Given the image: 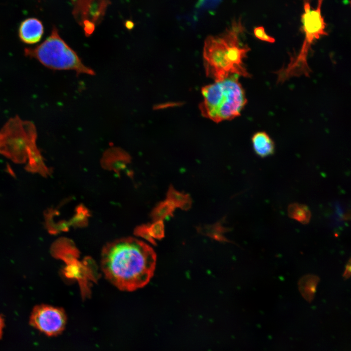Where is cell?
<instances>
[{"mask_svg":"<svg viewBox=\"0 0 351 351\" xmlns=\"http://www.w3.org/2000/svg\"><path fill=\"white\" fill-rule=\"evenodd\" d=\"M252 141L255 153L261 157L272 155L274 152V142L265 132L255 133L252 138Z\"/></svg>","mask_w":351,"mask_h":351,"instance_id":"30bf717a","label":"cell"},{"mask_svg":"<svg viewBox=\"0 0 351 351\" xmlns=\"http://www.w3.org/2000/svg\"><path fill=\"white\" fill-rule=\"evenodd\" d=\"M166 199L171 202L176 208L187 211L192 206V200L190 195L176 190L172 185L169 187Z\"/></svg>","mask_w":351,"mask_h":351,"instance_id":"8fae6325","label":"cell"},{"mask_svg":"<svg viewBox=\"0 0 351 351\" xmlns=\"http://www.w3.org/2000/svg\"><path fill=\"white\" fill-rule=\"evenodd\" d=\"M156 254L152 247L136 238H119L107 244L101 253V265L106 278L123 291L145 286L152 277Z\"/></svg>","mask_w":351,"mask_h":351,"instance_id":"6da1fadb","label":"cell"},{"mask_svg":"<svg viewBox=\"0 0 351 351\" xmlns=\"http://www.w3.org/2000/svg\"><path fill=\"white\" fill-rule=\"evenodd\" d=\"M198 230L200 232L205 234L217 240L227 241V239L223 235V233L226 231V228L222 226L220 222L213 225L205 226L203 228L199 227Z\"/></svg>","mask_w":351,"mask_h":351,"instance_id":"2e32d148","label":"cell"},{"mask_svg":"<svg viewBox=\"0 0 351 351\" xmlns=\"http://www.w3.org/2000/svg\"><path fill=\"white\" fill-rule=\"evenodd\" d=\"M34 123L18 115L11 117L0 130V154L17 163L25 162L39 150Z\"/></svg>","mask_w":351,"mask_h":351,"instance_id":"5b68a950","label":"cell"},{"mask_svg":"<svg viewBox=\"0 0 351 351\" xmlns=\"http://www.w3.org/2000/svg\"><path fill=\"white\" fill-rule=\"evenodd\" d=\"M238 77L231 76L202 88L199 109L203 117L219 123L240 115L247 99Z\"/></svg>","mask_w":351,"mask_h":351,"instance_id":"3957f363","label":"cell"},{"mask_svg":"<svg viewBox=\"0 0 351 351\" xmlns=\"http://www.w3.org/2000/svg\"><path fill=\"white\" fill-rule=\"evenodd\" d=\"M132 157L124 149L118 147H112L106 149L100 159V165L104 170L113 171L118 176L130 164Z\"/></svg>","mask_w":351,"mask_h":351,"instance_id":"ba28073f","label":"cell"},{"mask_svg":"<svg viewBox=\"0 0 351 351\" xmlns=\"http://www.w3.org/2000/svg\"><path fill=\"white\" fill-rule=\"evenodd\" d=\"M254 32L256 38L260 40L270 43L275 42L274 38L267 35L265 31L264 28L262 26L255 28Z\"/></svg>","mask_w":351,"mask_h":351,"instance_id":"d6986e66","label":"cell"},{"mask_svg":"<svg viewBox=\"0 0 351 351\" xmlns=\"http://www.w3.org/2000/svg\"><path fill=\"white\" fill-rule=\"evenodd\" d=\"M288 214L290 217L302 223H308L311 217L309 208L302 204L292 203L288 207Z\"/></svg>","mask_w":351,"mask_h":351,"instance_id":"4fadbf2b","label":"cell"},{"mask_svg":"<svg viewBox=\"0 0 351 351\" xmlns=\"http://www.w3.org/2000/svg\"><path fill=\"white\" fill-rule=\"evenodd\" d=\"M76 214L70 221V224L74 226L82 227L88 223L90 211L83 204H80L75 209Z\"/></svg>","mask_w":351,"mask_h":351,"instance_id":"9a60e30c","label":"cell"},{"mask_svg":"<svg viewBox=\"0 0 351 351\" xmlns=\"http://www.w3.org/2000/svg\"><path fill=\"white\" fill-rule=\"evenodd\" d=\"M125 26L128 29H131L134 27V23L132 21L128 20L125 23Z\"/></svg>","mask_w":351,"mask_h":351,"instance_id":"7402d4cb","label":"cell"},{"mask_svg":"<svg viewBox=\"0 0 351 351\" xmlns=\"http://www.w3.org/2000/svg\"><path fill=\"white\" fill-rule=\"evenodd\" d=\"M244 30L241 23L234 22L221 35L209 36L203 49V61L206 76L214 81L233 76L250 78L244 59L250 48L241 42Z\"/></svg>","mask_w":351,"mask_h":351,"instance_id":"7a4b0ae2","label":"cell"},{"mask_svg":"<svg viewBox=\"0 0 351 351\" xmlns=\"http://www.w3.org/2000/svg\"><path fill=\"white\" fill-rule=\"evenodd\" d=\"M19 37L23 43L32 45L39 42L44 33V27L40 20L35 18L24 20L19 29Z\"/></svg>","mask_w":351,"mask_h":351,"instance_id":"9c48e42d","label":"cell"},{"mask_svg":"<svg viewBox=\"0 0 351 351\" xmlns=\"http://www.w3.org/2000/svg\"><path fill=\"white\" fill-rule=\"evenodd\" d=\"M149 225L143 224L136 227L135 232L136 234L141 236L152 244L156 245V242L153 238L151 236L149 231Z\"/></svg>","mask_w":351,"mask_h":351,"instance_id":"ac0fdd59","label":"cell"},{"mask_svg":"<svg viewBox=\"0 0 351 351\" xmlns=\"http://www.w3.org/2000/svg\"><path fill=\"white\" fill-rule=\"evenodd\" d=\"M109 3V0H77L74 15L79 23L89 21L95 25L101 21Z\"/></svg>","mask_w":351,"mask_h":351,"instance_id":"52a82bcc","label":"cell"},{"mask_svg":"<svg viewBox=\"0 0 351 351\" xmlns=\"http://www.w3.org/2000/svg\"><path fill=\"white\" fill-rule=\"evenodd\" d=\"M24 55L53 70H74L77 76L96 74L92 69L83 64L77 53L60 37L56 27L42 43L35 47L25 48Z\"/></svg>","mask_w":351,"mask_h":351,"instance_id":"277c9868","label":"cell"},{"mask_svg":"<svg viewBox=\"0 0 351 351\" xmlns=\"http://www.w3.org/2000/svg\"><path fill=\"white\" fill-rule=\"evenodd\" d=\"M351 274V264L350 261H349L348 264L346 266V270L344 272L343 277L345 278H348L350 277Z\"/></svg>","mask_w":351,"mask_h":351,"instance_id":"ffe728a7","label":"cell"},{"mask_svg":"<svg viewBox=\"0 0 351 351\" xmlns=\"http://www.w3.org/2000/svg\"><path fill=\"white\" fill-rule=\"evenodd\" d=\"M175 208L171 202L166 199L156 206L152 210L150 215L154 221L163 220L168 216H172Z\"/></svg>","mask_w":351,"mask_h":351,"instance_id":"5bb4252c","label":"cell"},{"mask_svg":"<svg viewBox=\"0 0 351 351\" xmlns=\"http://www.w3.org/2000/svg\"><path fill=\"white\" fill-rule=\"evenodd\" d=\"M4 326V320L1 316L0 315V339L1 338L3 332V329Z\"/></svg>","mask_w":351,"mask_h":351,"instance_id":"44dd1931","label":"cell"},{"mask_svg":"<svg viewBox=\"0 0 351 351\" xmlns=\"http://www.w3.org/2000/svg\"><path fill=\"white\" fill-rule=\"evenodd\" d=\"M319 280L317 276L312 274L306 275L299 280V290L306 300L311 301L312 300Z\"/></svg>","mask_w":351,"mask_h":351,"instance_id":"7c38bea8","label":"cell"},{"mask_svg":"<svg viewBox=\"0 0 351 351\" xmlns=\"http://www.w3.org/2000/svg\"><path fill=\"white\" fill-rule=\"evenodd\" d=\"M66 322V316L62 309L44 304L34 308L29 320L32 327L49 336L60 333Z\"/></svg>","mask_w":351,"mask_h":351,"instance_id":"8992f818","label":"cell"},{"mask_svg":"<svg viewBox=\"0 0 351 351\" xmlns=\"http://www.w3.org/2000/svg\"><path fill=\"white\" fill-rule=\"evenodd\" d=\"M149 231L153 238L160 239L164 236V225L162 220L155 221L149 226Z\"/></svg>","mask_w":351,"mask_h":351,"instance_id":"e0dca14e","label":"cell"}]
</instances>
